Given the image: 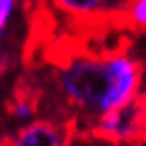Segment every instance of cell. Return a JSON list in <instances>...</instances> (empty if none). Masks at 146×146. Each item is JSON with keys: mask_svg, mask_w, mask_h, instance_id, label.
<instances>
[{"mask_svg": "<svg viewBox=\"0 0 146 146\" xmlns=\"http://www.w3.org/2000/svg\"><path fill=\"white\" fill-rule=\"evenodd\" d=\"M52 84L67 117L84 129L144 92V65L129 50L73 52L54 67Z\"/></svg>", "mask_w": 146, "mask_h": 146, "instance_id": "cell-1", "label": "cell"}, {"mask_svg": "<svg viewBox=\"0 0 146 146\" xmlns=\"http://www.w3.org/2000/svg\"><path fill=\"white\" fill-rule=\"evenodd\" d=\"M84 129L115 146H136L146 142V92H140L129 102L104 113Z\"/></svg>", "mask_w": 146, "mask_h": 146, "instance_id": "cell-2", "label": "cell"}, {"mask_svg": "<svg viewBox=\"0 0 146 146\" xmlns=\"http://www.w3.org/2000/svg\"><path fill=\"white\" fill-rule=\"evenodd\" d=\"M77 125L69 117H36L34 121L17 125L4 146H71Z\"/></svg>", "mask_w": 146, "mask_h": 146, "instance_id": "cell-3", "label": "cell"}, {"mask_svg": "<svg viewBox=\"0 0 146 146\" xmlns=\"http://www.w3.org/2000/svg\"><path fill=\"white\" fill-rule=\"evenodd\" d=\"M50 2L71 21H94L111 11L113 0H50Z\"/></svg>", "mask_w": 146, "mask_h": 146, "instance_id": "cell-4", "label": "cell"}, {"mask_svg": "<svg viewBox=\"0 0 146 146\" xmlns=\"http://www.w3.org/2000/svg\"><path fill=\"white\" fill-rule=\"evenodd\" d=\"M11 117L17 125L29 123L36 117H40V104L34 94H17L11 102Z\"/></svg>", "mask_w": 146, "mask_h": 146, "instance_id": "cell-5", "label": "cell"}, {"mask_svg": "<svg viewBox=\"0 0 146 146\" xmlns=\"http://www.w3.org/2000/svg\"><path fill=\"white\" fill-rule=\"evenodd\" d=\"M119 13L129 27L146 34V0H125Z\"/></svg>", "mask_w": 146, "mask_h": 146, "instance_id": "cell-6", "label": "cell"}, {"mask_svg": "<svg viewBox=\"0 0 146 146\" xmlns=\"http://www.w3.org/2000/svg\"><path fill=\"white\" fill-rule=\"evenodd\" d=\"M71 146H115L107 140H102V138L94 136L92 131H86V129H77L75 136H73L71 140Z\"/></svg>", "mask_w": 146, "mask_h": 146, "instance_id": "cell-7", "label": "cell"}, {"mask_svg": "<svg viewBox=\"0 0 146 146\" xmlns=\"http://www.w3.org/2000/svg\"><path fill=\"white\" fill-rule=\"evenodd\" d=\"M15 4H17V0H0V34L2 36L11 23L13 13H15Z\"/></svg>", "mask_w": 146, "mask_h": 146, "instance_id": "cell-8", "label": "cell"}, {"mask_svg": "<svg viewBox=\"0 0 146 146\" xmlns=\"http://www.w3.org/2000/svg\"><path fill=\"white\" fill-rule=\"evenodd\" d=\"M136 146H144V142H142V144H136Z\"/></svg>", "mask_w": 146, "mask_h": 146, "instance_id": "cell-9", "label": "cell"}]
</instances>
